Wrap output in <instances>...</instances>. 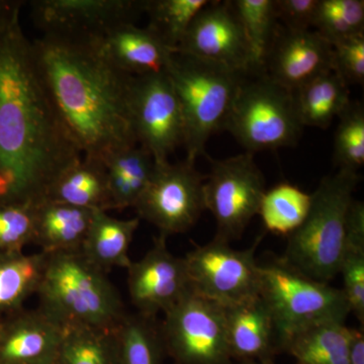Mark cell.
<instances>
[{
  "label": "cell",
  "mask_w": 364,
  "mask_h": 364,
  "mask_svg": "<svg viewBox=\"0 0 364 364\" xmlns=\"http://www.w3.org/2000/svg\"><path fill=\"white\" fill-rule=\"evenodd\" d=\"M252 153L227 159L210 160V171L203 184L205 210L217 224L215 239L231 244L241 238L257 215L264 195L265 181Z\"/></svg>",
  "instance_id": "9"
},
{
  "label": "cell",
  "mask_w": 364,
  "mask_h": 364,
  "mask_svg": "<svg viewBox=\"0 0 364 364\" xmlns=\"http://www.w3.org/2000/svg\"><path fill=\"white\" fill-rule=\"evenodd\" d=\"M33 18L44 35L93 43L124 23H135L144 14L139 0H38Z\"/></svg>",
  "instance_id": "13"
},
{
  "label": "cell",
  "mask_w": 364,
  "mask_h": 364,
  "mask_svg": "<svg viewBox=\"0 0 364 364\" xmlns=\"http://www.w3.org/2000/svg\"><path fill=\"white\" fill-rule=\"evenodd\" d=\"M301 126L327 129L350 105L348 85L334 71L328 72L294 92Z\"/></svg>",
  "instance_id": "24"
},
{
  "label": "cell",
  "mask_w": 364,
  "mask_h": 364,
  "mask_svg": "<svg viewBox=\"0 0 364 364\" xmlns=\"http://www.w3.org/2000/svg\"><path fill=\"white\" fill-rule=\"evenodd\" d=\"M205 176L195 163H155L147 186L135 207L140 220L157 228L159 235L186 233L200 219L205 207Z\"/></svg>",
  "instance_id": "10"
},
{
  "label": "cell",
  "mask_w": 364,
  "mask_h": 364,
  "mask_svg": "<svg viewBox=\"0 0 364 364\" xmlns=\"http://www.w3.org/2000/svg\"><path fill=\"white\" fill-rule=\"evenodd\" d=\"M224 312L232 358L270 361L282 351L274 318L260 294L224 306Z\"/></svg>",
  "instance_id": "18"
},
{
  "label": "cell",
  "mask_w": 364,
  "mask_h": 364,
  "mask_svg": "<svg viewBox=\"0 0 364 364\" xmlns=\"http://www.w3.org/2000/svg\"><path fill=\"white\" fill-rule=\"evenodd\" d=\"M339 274L343 279L345 299L349 312L364 323V240L347 239L346 253Z\"/></svg>",
  "instance_id": "35"
},
{
  "label": "cell",
  "mask_w": 364,
  "mask_h": 364,
  "mask_svg": "<svg viewBox=\"0 0 364 364\" xmlns=\"http://www.w3.org/2000/svg\"><path fill=\"white\" fill-rule=\"evenodd\" d=\"M313 28L332 46L364 35L363 0H318Z\"/></svg>",
  "instance_id": "32"
},
{
  "label": "cell",
  "mask_w": 364,
  "mask_h": 364,
  "mask_svg": "<svg viewBox=\"0 0 364 364\" xmlns=\"http://www.w3.org/2000/svg\"><path fill=\"white\" fill-rule=\"evenodd\" d=\"M111 210L134 208L147 186L155 161L141 146L114 153L104 161Z\"/></svg>",
  "instance_id": "23"
},
{
  "label": "cell",
  "mask_w": 364,
  "mask_h": 364,
  "mask_svg": "<svg viewBox=\"0 0 364 364\" xmlns=\"http://www.w3.org/2000/svg\"><path fill=\"white\" fill-rule=\"evenodd\" d=\"M239 364H275L273 360L270 361H242Z\"/></svg>",
  "instance_id": "39"
},
{
  "label": "cell",
  "mask_w": 364,
  "mask_h": 364,
  "mask_svg": "<svg viewBox=\"0 0 364 364\" xmlns=\"http://www.w3.org/2000/svg\"><path fill=\"white\" fill-rule=\"evenodd\" d=\"M92 210L42 198L35 203L33 243L46 254L75 252L85 243Z\"/></svg>",
  "instance_id": "20"
},
{
  "label": "cell",
  "mask_w": 364,
  "mask_h": 364,
  "mask_svg": "<svg viewBox=\"0 0 364 364\" xmlns=\"http://www.w3.org/2000/svg\"><path fill=\"white\" fill-rule=\"evenodd\" d=\"M46 263L43 252L0 253V318L23 310L37 294Z\"/></svg>",
  "instance_id": "25"
},
{
  "label": "cell",
  "mask_w": 364,
  "mask_h": 364,
  "mask_svg": "<svg viewBox=\"0 0 364 364\" xmlns=\"http://www.w3.org/2000/svg\"><path fill=\"white\" fill-rule=\"evenodd\" d=\"M333 71V47L315 30L287 31L279 28L265 61L263 73L291 92H296Z\"/></svg>",
  "instance_id": "16"
},
{
  "label": "cell",
  "mask_w": 364,
  "mask_h": 364,
  "mask_svg": "<svg viewBox=\"0 0 364 364\" xmlns=\"http://www.w3.org/2000/svg\"><path fill=\"white\" fill-rule=\"evenodd\" d=\"M259 241L237 250L214 238L186 254L183 258L191 291L222 306L259 294V264L255 258Z\"/></svg>",
  "instance_id": "11"
},
{
  "label": "cell",
  "mask_w": 364,
  "mask_h": 364,
  "mask_svg": "<svg viewBox=\"0 0 364 364\" xmlns=\"http://www.w3.org/2000/svg\"><path fill=\"white\" fill-rule=\"evenodd\" d=\"M349 333L345 323H320L294 335L284 351L296 364H348Z\"/></svg>",
  "instance_id": "26"
},
{
  "label": "cell",
  "mask_w": 364,
  "mask_h": 364,
  "mask_svg": "<svg viewBox=\"0 0 364 364\" xmlns=\"http://www.w3.org/2000/svg\"><path fill=\"white\" fill-rule=\"evenodd\" d=\"M1 321H2V318H0V327H1Z\"/></svg>",
  "instance_id": "40"
},
{
  "label": "cell",
  "mask_w": 364,
  "mask_h": 364,
  "mask_svg": "<svg viewBox=\"0 0 364 364\" xmlns=\"http://www.w3.org/2000/svg\"><path fill=\"white\" fill-rule=\"evenodd\" d=\"M21 6L0 0V203L42 200L59 172L82 157L41 77Z\"/></svg>",
  "instance_id": "1"
},
{
  "label": "cell",
  "mask_w": 364,
  "mask_h": 364,
  "mask_svg": "<svg viewBox=\"0 0 364 364\" xmlns=\"http://www.w3.org/2000/svg\"><path fill=\"white\" fill-rule=\"evenodd\" d=\"M359 181L358 172L349 170L325 176L312 193L305 221L287 236L280 259L317 282L329 284L337 277L346 253L347 221Z\"/></svg>",
  "instance_id": "4"
},
{
  "label": "cell",
  "mask_w": 364,
  "mask_h": 364,
  "mask_svg": "<svg viewBox=\"0 0 364 364\" xmlns=\"http://www.w3.org/2000/svg\"><path fill=\"white\" fill-rule=\"evenodd\" d=\"M107 62L131 76L167 71L173 52L148 28L124 23L91 43Z\"/></svg>",
  "instance_id": "19"
},
{
  "label": "cell",
  "mask_w": 364,
  "mask_h": 364,
  "mask_svg": "<svg viewBox=\"0 0 364 364\" xmlns=\"http://www.w3.org/2000/svg\"><path fill=\"white\" fill-rule=\"evenodd\" d=\"M312 205V195L289 182L265 191L257 215L268 232L289 236L305 221Z\"/></svg>",
  "instance_id": "28"
},
{
  "label": "cell",
  "mask_w": 364,
  "mask_h": 364,
  "mask_svg": "<svg viewBox=\"0 0 364 364\" xmlns=\"http://www.w3.org/2000/svg\"><path fill=\"white\" fill-rule=\"evenodd\" d=\"M37 294L38 308L62 326L112 331L128 313L107 273L91 264L80 251L46 254Z\"/></svg>",
  "instance_id": "3"
},
{
  "label": "cell",
  "mask_w": 364,
  "mask_h": 364,
  "mask_svg": "<svg viewBox=\"0 0 364 364\" xmlns=\"http://www.w3.org/2000/svg\"><path fill=\"white\" fill-rule=\"evenodd\" d=\"M63 326L40 308L2 318L0 364H55Z\"/></svg>",
  "instance_id": "17"
},
{
  "label": "cell",
  "mask_w": 364,
  "mask_h": 364,
  "mask_svg": "<svg viewBox=\"0 0 364 364\" xmlns=\"http://www.w3.org/2000/svg\"><path fill=\"white\" fill-rule=\"evenodd\" d=\"M277 18L287 31L312 30L318 0H274Z\"/></svg>",
  "instance_id": "37"
},
{
  "label": "cell",
  "mask_w": 364,
  "mask_h": 364,
  "mask_svg": "<svg viewBox=\"0 0 364 364\" xmlns=\"http://www.w3.org/2000/svg\"><path fill=\"white\" fill-rule=\"evenodd\" d=\"M114 364H162L165 354L156 318L129 314L112 330Z\"/></svg>",
  "instance_id": "27"
},
{
  "label": "cell",
  "mask_w": 364,
  "mask_h": 364,
  "mask_svg": "<svg viewBox=\"0 0 364 364\" xmlns=\"http://www.w3.org/2000/svg\"><path fill=\"white\" fill-rule=\"evenodd\" d=\"M348 364H364V333L363 329L350 328Z\"/></svg>",
  "instance_id": "38"
},
{
  "label": "cell",
  "mask_w": 364,
  "mask_h": 364,
  "mask_svg": "<svg viewBox=\"0 0 364 364\" xmlns=\"http://www.w3.org/2000/svg\"><path fill=\"white\" fill-rule=\"evenodd\" d=\"M44 198L87 210H111L104 163L80 157L59 172L46 191Z\"/></svg>",
  "instance_id": "21"
},
{
  "label": "cell",
  "mask_w": 364,
  "mask_h": 364,
  "mask_svg": "<svg viewBox=\"0 0 364 364\" xmlns=\"http://www.w3.org/2000/svg\"><path fill=\"white\" fill-rule=\"evenodd\" d=\"M176 53L256 74L252 54L231 1H210L196 16Z\"/></svg>",
  "instance_id": "14"
},
{
  "label": "cell",
  "mask_w": 364,
  "mask_h": 364,
  "mask_svg": "<svg viewBox=\"0 0 364 364\" xmlns=\"http://www.w3.org/2000/svg\"><path fill=\"white\" fill-rule=\"evenodd\" d=\"M167 74L181 102L186 160L205 155L210 136L225 130L235 98L247 74L173 53Z\"/></svg>",
  "instance_id": "5"
},
{
  "label": "cell",
  "mask_w": 364,
  "mask_h": 364,
  "mask_svg": "<svg viewBox=\"0 0 364 364\" xmlns=\"http://www.w3.org/2000/svg\"><path fill=\"white\" fill-rule=\"evenodd\" d=\"M231 4L247 38L256 73H263L279 26L274 0H234Z\"/></svg>",
  "instance_id": "29"
},
{
  "label": "cell",
  "mask_w": 364,
  "mask_h": 364,
  "mask_svg": "<svg viewBox=\"0 0 364 364\" xmlns=\"http://www.w3.org/2000/svg\"><path fill=\"white\" fill-rule=\"evenodd\" d=\"M165 354L176 364H233L224 306L189 291L164 313Z\"/></svg>",
  "instance_id": "8"
},
{
  "label": "cell",
  "mask_w": 364,
  "mask_h": 364,
  "mask_svg": "<svg viewBox=\"0 0 364 364\" xmlns=\"http://www.w3.org/2000/svg\"><path fill=\"white\" fill-rule=\"evenodd\" d=\"M259 294L279 331L282 350L294 335L320 323H345L348 305L341 289L317 282L282 259L259 264Z\"/></svg>",
  "instance_id": "6"
},
{
  "label": "cell",
  "mask_w": 364,
  "mask_h": 364,
  "mask_svg": "<svg viewBox=\"0 0 364 364\" xmlns=\"http://www.w3.org/2000/svg\"><path fill=\"white\" fill-rule=\"evenodd\" d=\"M333 47V71L347 85L364 82V35L340 41Z\"/></svg>",
  "instance_id": "36"
},
{
  "label": "cell",
  "mask_w": 364,
  "mask_h": 364,
  "mask_svg": "<svg viewBox=\"0 0 364 364\" xmlns=\"http://www.w3.org/2000/svg\"><path fill=\"white\" fill-rule=\"evenodd\" d=\"M35 236V203H0V253L21 252Z\"/></svg>",
  "instance_id": "34"
},
{
  "label": "cell",
  "mask_w": 364,
  "mask_h": 364,
  "mask_svg": "<svg viewBox=\"0 0 364 364\" xmlns=\"http://www.w3.org/2000/svg\"><path fill=\"white\" fill-rule=\"evenodd\" d=\"M112 331L80 325L63 326L55 364H114Z\"/></svg>",
  "instance_id": "31"
},
{
  "label": "cell",
  "mask_w": 364,
  "mask_h": 364,
  "mask_svg": "<svg viewBox=\"0 0 364 364\" xmlns=\"http://www.w3.org/2000/svg\"><path fill=\"white\" fill-rule=\"evenodd\" d=\"M129 109L136 142L155 163L169 161L183 145L184 122L181 102L167 72L134 76Z\"/></svg>",
  "instance_id": "12"
},
{
  "label": "cell",
  "mask_w": 364,
  "mask_h": 364,
  "mask_svg": "<svg viewBox=\"0 0 364 364\" xmlns=\"http://www.w3.org/2000/svg\"><path fill=\"white\" fill-rule=\"evenodd\" d=\"M334 161L338 169L358 172L364 164V107L350 102L339 116L335 133Z\"/></svg>",
  "instance_id": "33"
},
{
  "label": "cell",
  "mask_w": 364,
  "mask_h": 364,
  "mask_svg": "<svg viewBox=\"0 0 364 364\" xmlns=\"http://www.w3.org/2000/svg\"><path fill=\"white\" fill-rule=\"evenodd\" d=\"M141 220L117 219L102 210H93L90 229L80 252L91 264L107 273L112 268H127L132 242Z\"/></svg>",
  "instance_id": "22"
},
{
  "label": "cell",
  "mask_w": 364,
  "mask_h": 364,
  "mask_svg": "<svg viewBox=\"0 0 364 364\" xmlns=\"http://www.w3.org/2000/svg\"><path fill=\"white\" fill-rule=\"evenodd\" d=\"M210 4V0H145L147 28L176 53L196 16Z\"/></svg>",
  "instance_id": "30"
},
{
  "label": "cell",
  "mask_w": 364,
  "mask_h": 364,
  "mask_svg": "<svg viewBox=\"0 0 364 364\" xmlns=\"http://www.w3.org/2000/svg\"><path fill=\"white\" fill-rule=\"evenodd\" d=\"M301 126L294 92L272 80L265 73L244 78L228 117L226 128L246 152L293 147Z\"/></svg>",
  "instance_id": "7"
},
{
  "label": "cell",
  "mask_w": 364,
  "mask_h": 364,
  "mask_svg": "<svg viewBox=\"0 0 364 364\" xmlns=\"http://www.w3.org/2000/svg\"><path fill=\"white\" fill-rule=\"evenodd\" d=\"M33 49L50 100L82 156L104 163L138 145L129 109L134 76L112 66L91 43L44 35Z\"/></svg>",
  "instance_id": "2"
},
{
  "label": "cell",
  "mask_w": 364,
  "mask_h": 364,
  "mask_svg": "<svg viewBox=\"0 0 364 364\" xmlns=\"http://www.w3.org/2000/svg\"><path fill=\"white\" fill-rule=\"evenodd\" d=\"M166 240L159 235L152 248L127 267L129 298L146 317L167 312L191 291L186 261L170 252Z\"/></svg>",
  "instance_id": "15"
}]
</instances>
